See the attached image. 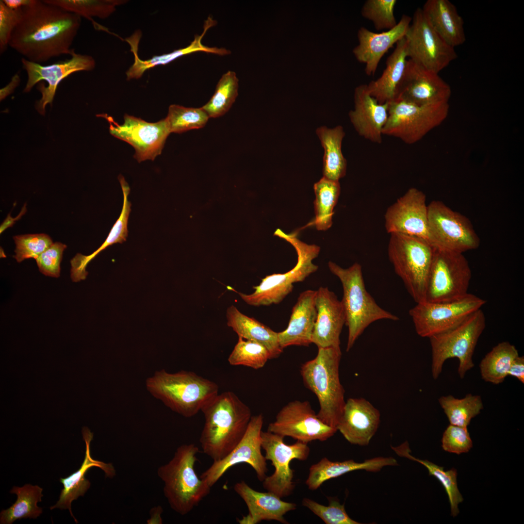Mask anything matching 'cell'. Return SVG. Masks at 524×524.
<instances>
[{
  "label": "cell",
  "instance_id": "obj_1",
  "mask_svg": "<svg viewBox=\"0 0 524 524\" xmlns=\"http://www.w3.org/2000/svg\"><path fill=\"white\" fill-rule=\"evenodd\" d=\"M81 17L44 0L22 8L9 46L27 60L40 64L71 55Z\"/></svg>",
  "mask_w": 524,
  "mask_h": 524
},
{
  "label": "cell",
  "instance_id": "obj_44",
  "mask_svg": "<svg viewBox=\"0 0 524 524\" xmlns=\"http://www.w3.org/2000/svg\"><path fill=\"white\" fill-rule=\"evenodd\" d=\"M270 359L268 350L256 342L239 337L238 341L228 358L233 366L243 365L254 369L263 367Z\"/></svg>",
  "mask_w": 524,
  "mask_h": 524
},
{
  "label": "cell",
  "instance_id": "obj_46",
  "mask_svg": "<svg viewBox=\"0 0 524 524\" xmlns=\"http://www.w3.org/2000/svg\"><path fill=\"white\" fill-rule=\"evenodd\" d=\"M328 500L329 504L326 506L310 498H304L302 500V504L326 524H360L352 519L348 516L344 504H341L338 500L333 498H329Z\"/></svg>",
  "mask_w": 524,
  "mask_h": 524
},
{
  "label": "cell",
  "instance_id": "obj_30",
  "mask_svg": "<svg viewBox=\"0 0 524 524\" xmlns=\"http://www.w3.org/2000/svg\"><path fill=\"white\" fill-rule=\"evenodd\" d=\"M397 465L396 460L393 457H378L362 462L353 459L332 461L324 458L310 467L306 484L310 490L313 491L318 489L324 482L349 472L360 470L377 472L384 467Z\"/></svg>",
  "mask_w": 524,
  "mask_h": 524
},
{
  "label": "cell",
  "instance_id": "obj_25",
  "mask_svg": "<svg viewBox=\"0 0 524 524\" xmlns=\"http://www.w3.org/2000/svg\"><path fill=\"white\" fill-rule=\"evenodd\" d=\"M354 109L349 119L358 134L372 143L382 142V131L388 117V103H379L369 93L367 84L357 87Z\"/></svg>",
  "mask_w": 524,
  "mask_h": 524
},
{
  "label": "cell",
  "instance_id": "obj_29",
  "mask_svg": "<svg viewBox=\"0 0 524 524\" xmlns=\"http://www.w3.org/2000/svg\"><path fill=\"white\" fill-rule=\"evenodd\" d=\"M422 9L434 31L450 46L455 48L465 42L463 18L449 0H427Z\"/></svg>",
  "mask_w": 524,
  "mask_h": 524
},
{
  "label": "cell",
  "instance_id": "obj_37",
  "mask_svg": "<svg viewBox=\"0 0 524 524\" xmlns=\"http://www.w3.org/2000/svg\"><path fill=\"white\" fill-rule=\"evenodd\" d=\"M391 447L399 456L417 461L425 466L428 471L429 475L434 476L441 482L448 497L451 515L453 517L457 516L459 512L458 505L463 501V498L458 487L456 469L453 468L445 471L442 467L427 460L415 458L410 454L411 451L407 441L397 446Z\"/></svg>",
  "mask_w": 524,
  "mask_h": 524
},
{
  "label": "cell",
  "instance_id": "obj_12",
  "mask_svg": "<svg viewBox=\"0 0 524 524\" xmlns=\"http://www.w3.org/2000/svg\"><path fill=\"white\" fill-rule=\"evenodd\" d=\"M427 235L429 243L440 250L463 253L480 245L469 219L438 200L427 205Z\"/></svg>",
  "mask_w": 524,
  "mask_h": 524
},
{
  "label": "cell",
  "instance_id": "obj_4",
  "mask_svg": "<svg viewBox=\"0 0 524 524\" xmlns=\"http://www.w3.org/2000/svg\"><path fill=\"white\" fill-rule=\"evenodd\" d=\"M318 349L316 356L302 364L300 373L305 386L318 399V418L336 429L345 403L339 377L342 352L340 347Z\"/></svg>",
  "mask_w": 524,
  "mask_h": 524
},
{
  "label": "cell",
  "instance_id": "obj_50",
  "mask_svg": "<svg viewBox=\"0 0 524 524\" xmlns=\"http://www.w3.org/2000/svg\"><path fill=\"white\" fill-rule=\"evenodd\" d=\"M22 8L12 9L0 1V52L3 53L9 46L12 33L18 23Z\"/></svg>",
  "mask_w": 524,
  "mask_h": 524
},
{
  "label": "cell",
  "instance_id": "obj_49",
  "mask_svg": "<svg viewBox=\"0 0 524 524\" xmlns=\"http://www.w3.org/2000/svg\"><path fill=\"white\" fill-rule=\"evenodd\" d=\"M66 247V245L60 242L53 243L42 253L35 259L40 272L46 276L59 277L63 252Z\"/></svg>",
  "mask_w": 524,
  "mask_h": 524
},
{
  "label": "cell",
  "instance_id": "obj_16",
  "mask_svg": "<svg viewBox=\"0 0 524 524\" xmlns=\"http://www.w3.org/2000/svg\"><path fill=\"white\" fill-rule=\"evenodd\" d=\"M70 59L48 66L29 61L21 58L22 68L27 74V82L23 92H29L39 82H47L48 86L38 83L37 89L41 93V98L37 100L35 107L37 112L44 115L47 104L53 102L58 84L65 78L75 72L90 71L96 66L95 59L90 55L75 52L73 49Z\"/></svg>",
  "mask_w": 524,
  "mask_h": 524
},
{
  "label": "cell",
  "instance_id": "obj_14",
  "mask_svg": "<svg viewBox=\"0 0 524 524\" xmlns=\"http://www.w3.org/2000/svg\"><path fill=\"white\" fill-rule=\"evenodd\" d=\"M485 303L483 299L468 293L453 301L417 303L409 314L417 334L429 338L457 326Z\"/></svg>",
  "mask_w": 524,
  "mask_h": 524
},
{
  "label": "cell",
  "instance_id": "obj_33",
  "mask_svg": "<svg viewBox=\"0 0 524 524\" xmlns=\"http://www.w3.org/2000/svg\"><path fill=\"white\" fill-rule=\"evenodd\" d=\"M208 29L206 26L202 34L195 36L194 40L187 47L176 50L168 54L154 56L147 60H141L138 56V44L142 33L139 30L136 31L131 36L126 39L134 57L133 64L126 72L127 79L130 80L139 79L148 69L156 66L166 65L180 56L192 52L202 51L222 55L224 53L223 49L209 48L203 46L201 43L202 36Z\"/></svg>",
  "mask_w": 524,
  "mask_h": 524
},
{
  "label": "cell",
  "instance_id": "obj_24",
  "mask_svg": "<svg viewBox=\"0 0 524 524\" xmlns=\"http://www.w3.org/2000/svg\"><path fill=\"white\" fill-rule=\"evenodd\" d=\"M411 22L410 16L403 15L396 26L390 30L381 33H375L363 27L359 30V45L353 52L357 60L365 65L367 76L375 74L382 58L405 36Z\"/></svg>",
  "mask_w": 524,
  "mask_h": 524
},
{
  "label": "cell",
  "instance_id": "obj_39",
  "mask_svg": "<svg viewBox=\"0 0 524 524\" xmlns=\"http://www.w3.org/2000/svg\"><path fill=\"white\" fill-rule=\"evenodd\" d=\"M315 199L314 201L315 219L313 221L318 230H326L332 225L333 209L341 192L339 181L322 178L314 184Z\"/></svg>",
  "mask_w": 524,
  "mask_h": 524
},
{
  "label": "cell",
  "instance_id": "obj_7",
  "mask_svg": "<svg viewBox=\"0 0 524 524\" xmlns=\"http://www.w3.org/2000/svg\"><path fill=\"white\" fill-rule=\"evenodd\" d=\"M388 255L396 274L416 303L426 302V286L433 247L426 240L391 233Z\"/></svg>",
  "mask_w": 524,
  "mask_h": 524
},
{
  "label": "cell",
  "instance_id": "obj_20",
  "mask_svg": "<svg viewBox=\"0 0 524 524\" xmlns=\"http://www.w3.org/2000/svg\"><path fill=\"white\" fill-rule=\"evenodd\" d=\"M451 92L449 84L438 73L408 59L394 100L419 105L449 103Z\"/></svg>",
  "mask_w": 524,
  "mask_h": 524
},
{
  "label": "cell",
  "instance_id": "obj_11",
  "mask_svg": "<svg viewBox=\"0 0 524 524\" xmlns=\"http://www.w3.org/2000/svg\"><path fill=\"white\" fill-rule=\"evenodd\" d=\"M426 301L450 302L468 294L472 272L463 253L434 248Z\"/></svg>",
  "mask_w": 524,
  "mask_h": 524
},
{
  "label": "cell",
  "instance_id": "obj_35",
  "mask_svg": "<svg viewBox=\"0 0 524 524\" xmlns=\"http://www.w3.org/2000/svg\"><path fill=\"white\" fill-rule=\"evenodd\" d=\"M324 149L323 177L339 181L345 176L347 161L342 152V143L345 136L343 128L338 126L333 129L321 127L316 130Z\"/></svg>",
  "mask_w": 524,
  "mask_h": 524
},
{
  "label": "cell",
  "instance_id": "obj_48",
  "mask_svg": "<svg viewBox=\"0 0 524 524\" xmlns=\"http://www.w3.org/2000/svg\"><path fill=\"white\" fill-rule=\"evenodd\" d=\"M442 446L444 451L458 455L469 452L473 442L467 427L450 425L443 432Z\"/></svg>",
  "mask_w": 524,
  "mask_h": 524
},
{
  "label": "cell",
  "instance_id": "obj_5",
  "mask_svg": "<svg viewBox=\"0 0 524 524\" xmlns=\"http://www.w3.org/2000/svg\"><path fill=\"white\" fill-rule=\"evenodd\" d=\"M198 448L182 444L172 458L159 467L157 474L164 481V492L172 509L181 515L190 512L206 496L211 487L196 473Z\"/></svg>",
  "mask_w": 524,
  "mask_h": 524
},
{
  "label": "cell",
  "instance_id": "obj_18",
  "mask_svg": "<svg viewBox=\"0 0 524 524\" xmlns=\"http://www.w3.org/2000/svg\"><path fill=\"white\" fill-rule=\"evenodd\" d=\"M267 431L307 443L327 441L337 430L320 420L309 402L294 400L279 410Z\"/></svg>",
  "mask_w": 524,
  "mask_h": 524
},
{
  "label": "cell",
  "instance_id": "obj_19",
  "mask_svg": "<svg viewBox=\"0 0 524 524\" xmlns=\"http://www.w3.org/2000/svg\"><path fill=\"white\" fill-rule=\"evenodd\" d=\"M98 116L104 117L108 121L110 132L112 135L133 147L134 158L139 163L147 160L153 161L161 154L170 133L165 118L150 123L125 115L124 123L119 125L107 114Z\"/></svg>",
  "mask_w": 524,
  "mask_h": 524
},
{
  "label": "cell",
  "instance_id": "obj_2",
  "mask_svg": "<svg viewBox=\"0 0 524 524\" xmlns=\"http://www.w3.org/2000/svg\"><path fill=\"white\" fill-rule=\"evenodd\" d=\"M205 422L199 442L213 461L228 455L244 436L251 418L249 408L232 392L218 394L201 410Z\"/></svg>",
  "mask_w": 524,
  "mask_h": 524
},
{
  "label": "cell",
  "instance_id": "obj_51",
  "mask_svg": "<svg viewBox=\"0 0 524 524\" xmlns=\"http://www.w3.org/2000/svg\"><path fill=\"white\" fill-rule=\"evenodd\" d=\"M508 376L515 377L522 383H524V358L523 356H518L514 359L509 369Z\"/></svg>",
  "mask_w": 524,
  "mask_h": 524
},
{
  "label": "cell",
  "instance_id": "obj_26",
  "mask_svg": "<svg viewBox=\"0 0 524 524\" xmlns=\"http://www.w3.org/2000/svg\"><path fill=\"white\" fill-rule=\"evenodd\" d=\"M234 490L248 508V513L237 519L240 524H257L263 520H275L288 524L284 516L296 508L295 503L284 501L270 491H256L244 481L235 483Z\"/></svg>",
  "mask_w": 524,
  "mask_h": 524
},
{
  "label": "cell",
  "instance_id": "obj_28",
  "mask_svg": "<svg viewBox=\"0 0 524 524\" xmlns=\"http://www.w3.org/2000/svg\"><path fill=\"white\" fill-rule=\"evenodd\" d=\"M316 291L302 292L293 307L287 328L278 332L279 344L283 348L291 345L308 346L311 337L316 317Z\"/></svg>",
  "mask_w": 524,
  "mask_h": 524
},
{
  "label": "cell",
  "instance_id": "obj_31",
  "mask_svg": "<svg viewBox=\"0 0 524 524\" xmlns=\"http://www.w3.org/2000/svg\"><path fill=\"white\" fill-rule=\"evenodd\" d=\"M405 37L396 44L387 58L381 76L367 84L370 94L379 103H389L394 100L398 86L403 78L408 60Z\"/></svg>",
  "mask_w": 524,
  "mask_h": 524
},
{
  "label": "cell",
  "instance_id": "obj_40",
  "mask_svg": "<svg viewBox=\"0 0 524 524\" xmlns=\"http://www.w3.org/2000/svg\"><path fill=\"white\" fill-rule=\"evenodd\" d=\"M439 402L450 425L462 427H467L472 419L483 409L480 396L471 393L461 399L451 395L443 396L439 398Z\"/></svg>",
  "mask_w": 524,
  "mask_h": 524
},
{
  "label": "cell",
  "instance_id": "obj_32",
  "mask_svg": "<svg viewBox=\"0 0 524 524\" xmlns=\"http://www.w3.org/2000/svg\"><path fill=\"white\" fill-rule=\"evenodd\" d=\"M227 325L239 337L258 343L268 350L270 359L278 357L283 351L276 332L252 317L242 313L235 306L228 308Z\"/></svg>",
  "mask_w": 524,
  "mask_h": 524
},
{
  "label": "cell",
  "instance_id": "obj_53",
  "mask_svg": "<svg viewBox=\"0 0 524 524\" xmlns=\"http://www.w3.org/2000/svg\"><path fill=\"white\" fill-rule=\"evenodd\" d=\"M2 1L8 8L16 10L30 5L33 0H2Z\"/></svg>",
  "mask_w": 524,
  "mask_h": 524
},
{
  "label": "cell",
  "instance_id": "obj_22",
  "mask_svg": "<svg viewBox=\"0 0 524 524\" xmlns=\"http://www.w3.org/2000/svg\"><path fill=\"white\" fill-rule=\"evenodd\" d=\"M317 317L311 342L318 348L340 347V336L345 324V314L341 301L328 287L316 291Z\"/></svg>",
  "mask_w": 524,
  "mask_h": 524
},
{
  "label": "cell",
  "instance_id": "obj_42",
  "mask_svg": "<svg viewBox=\"0 0 524 524\" xmlns=\"http://www.w3.org/2000/svg\"><path fill=\"white\" fill-rule=\"evenodd\" d=\"M66 11L83 16L94 21L92 17H108L116 7L127 2L124 0H45Z\"/></svg>",
  "mask_w": 524,
  "mask_h": 524
},
{
  "label": "cell",
  "instance_id": "obj_21",
  "mask_svg": "<svg viewBox=\"0 0 524 524\" xmlns=\"http://www.w3.org/2000/svg\"><path fill=\"white\" fill-rule=\"evenodd\" d=\"M384 219L388 233L417 236L428 241L426 196L417 188L409 189L391 205Z\"/></svg>",
  "mask_w": 524,
  "mask_h": 524
},
{
  "label": "cell",
  "instance_id": "obj_47",
  "mask_svg": "<svg viewBox=\"0 0 524 524\" xmlns=\"http://www.w3.org/2000/svg\"><path fill=\"white\" fill-rule=\"evenodd\" d=\"M16 244L14 256L18 262L26 259H36L53 244L51 238L45 233L28 234L13 237Z\"/></svg>",
  "mask_w": 524,
  "mask_h": 524
},
{
  "label": "cell",
  "instance_id": "obj_6",
  "mask_svg": "<svg viewBox=\"0 0 524 524\" xmlns=\"http://www.w3.org/2000/svg\"><path fill=\"white\" fill-rule=\"evenodd\" d=\"M328 268L341 282L343 297L341 300L345 314V324L348 335L346 351L352 347L364 330L375 321L387 319L399 320V317L381 308L367 292L364 284L362 268L355 263L343 268L329 262Z\"/></svg>",
  "mask_w": 524,
  "mask_h": 524
},
{
  "label": "cell",
  "instance_id": "obj_45",
  "mask_svg": "<svg viewBox=\"0 0 524 524\" xmlns=\"http://www.w3.org/2000/svg\"><path fill=\"white\" fill-rule=\"evenodd\" d=\"M396 0H367L364 3L361 14L370 20L378 31L390 30L397 22L394 16Z\"/></svg>",
  "mask_w": 524,
  "mask_h": 524
},
{
  "label": "cell",
  "instance_id": "obj_8",
  "mask_svg": "<svg viewBox=\"0 0 524 524\" xmlns=\"http://www.w3.org/2000/svg\"><path fill=\"white\" fill-rule=\"evenodd\" d=\"M297 234H286L279 229L275 231L274 235L284 239L294 247L297 254V262L286 273L266 276L259 285L253 287L255 291L251 294L237 292L246 303L256 307L278 304L292 291L294 283L303 281L317 270L318 267L313 263L312 260L318 256L320 247L302 242Z\"/></svg>",
  "mask_w": 524,
  "mask_h": 524
},
{
  "label": "cell",
  "instance_id": "obj_23",
  "mask_svg": "<svg viewBox=\"0 0 524 524\" xmlns=\"http://www.w3.org/2000/svg\"><path fill=\"white\" fill-rule=\"evenodd\" d=\"M379 410L363 398H350L345 401L336 427L350 443L368 445L380 423Z\"/></svg>",
  "mask_w": 524,
  "mask_h": 524
},
{
  "label": "cell",
  "instance_id": "obj_13",
  "mask_svg": "<svg viewBox=\"0 0 524 524\" xmlns=\"http://www.w3.org/2000/svg\"><path fill=\"white\" fill-rule=\"evenodd\" d=\"M405 38L409 59L431 71L439 74L457 58L455 48L434 31L422 8L415 11Z\"/></svg>",
  "mask_w": 524,
  "mask_h": 524
},
{
  "label": "cell",
  "instance_id": "obj_9",
  "mask_svg": "<svg viewBox=\"0 0 524 524\" xmlns=\"http://www.w3.org/2000/svg\"><path fill=\"white\" fill-rule=\"evenodd\" d=\"M485 326V315L480 309L454 327L429 338L432 351L431 372L434 379L441 374L444 362L450 358L458 360V374L461 378L474 367L473 355Z\"/></svg>",
  "mask_w": 524,
  "mask_h": 524
},
{
  "label": "cell",
  "instance_id": "obj_17",
  "mask_svg": "<svg viewBox=\"0 0 524 524\" xmlns=\"http://www.w3.org/2000/svg\"><path fill=\"white\" fill-rule=\"evenodd\" d=\"M263 424L262 414L252 416L243 438L225 458L213 461L212 464L200 476L212 487L231 467L238 464H249L255 471L258 479L262 481L267 476L266 459L262 454V429Z\"/></svg>",
  "mask_w": 524,
  "mask_h": 524
},
{
  "label": "cell",
  "instance_id": "obj_38",
  "mask_svg": "<svg viewBox=\"0 0 524 524\" xmlns=\"http://www.w3.org/2000/svg\"><path fill=\"white\" fill-rule=\"evenodd\" d=\"M518 356L514 345L508 342L499 343L485 355L479 364L482 378L494 384L503 382L508 376L512 362Z\"/></svg>",
  "mask_w": 524,
  "mask_h": 524
},
{
  "label": "cell",
  "instance_id": "obj_3",
  "mask_svg": "<svg viewBox=\"0 0 524 524\" xmlns=\"http://www.w3.org/2000/svg\"><path fill=\"white\" fill-rule=\"evenodd\" d=\"M146 387L154 397L185 417L196 414L219 394L214 382L185 371H157L147 379Z\"/></svg>",
  "mask_w": 524,
  "mask_h": 524
},
{
  "label": "cell",
  "instance_id": "obj_52",
  "mask_svg": "<svg viewBox=\"0 0 524 524\" xmlns=\"http://www.w3.org/2000/svg\"><path fill=\"white\" fill-rule=\"evenodd\" d=\"M20 82L18 73L14 75L10 82L4 88L0 89V100L4 99L9 94L12 93L15 89L19 85Z\"/></svg>",
  "mask_w": 524,
  "mask_h": 524
},
{
  "label": "cell",
  "instance_id": "obj_10",
  "mask_svg": "<svg viewBox=\"0 0 524 524\" xmlns=\"http://www.w3.org/2000/svg\"><path fill=\"white\" fill-rule=\"evenodd\" d=\"M449 112V103L419 105L393 101L388 103V117L383 135L397 138L406 144H413L440 125Z\"/></svg>",
  "mask_w": 524,
  "mask_h": 524
},
{
  "label": "cell",
  "instance_id": "obj_43",
  "mask_svg": "<svg viewBox=\"0 0 524 524\" xmlns=\"http://www.w3.org/2000/svg\"><path fill=\"white\" fill-rule=\"evenodd\" d=\"M209 118L201 107H185L172 104L169 107L165 119L170 133H180L203 127Z\"/></svg>",
  "mask_w": 524,
  "mask_h": 524
},
{
  "label": "cell",
  "instance_id": "obj_34",
  "mask_svg": "<svg viewBox=\"0 0 524 524\" xmlns=\"http://www.w3.org/2000/svg\"><path fill=\"white\" fill-rule=\"evenodd\" d=\"M123 194V204L119 218L114 224L104 243L91 254L86 256L77 253L70 261V276L73 282L84 280L88 272L86 268L89 262L101 251L115 243H122L128 236V222L131 211V203L128 200L130 188L127 184L121 186Z\"/></svg>",
  "mask_w": 524,
  "mask_h": 524
},
{
  "label": "cell",
  "instance_id": "obj_54",
  "mask_svg": "<svg viewBox=\"0 0 524 524\" xmlns=\"http://www.w3.org/2000/svg\"><path fill=\"white\" fill-rule=\"evenodd\" d=\"M163 512L161 507H155L153 508L150 511V518L147 520V523L151 524H162V519L161 515Z\"/></svg>",
  "mask_w": 524,
  "mask_h": 524
},
{
  "label": "cell",
  "instance_id": "obj_15",
  "mask_svg": "<svg viewBox=\"0 0 524 524\" xmlns=\"http://www.w3.org/2000/svg\"><path fill=\"white\" fill-rule=\"evenodd\" d=\"M262 447L265 451V458L275 468L274 472L266 476L262 481L264 489L280 498L290 495L295 489L293 481L294 471L290 468L292 460H306L310 449L307 443L297 441L287 444L283 437L267 430L262 431Z\"/></svg>",
  "mask_w": 524,
  "mask_h": 524
},
{
  "label": "cell",
  "instance_id": "obj_41",
  "mask_svg": "<svg viewBox=\"0 0 524 524\" xmlns=\"http://www.w3.org/2000/svg\"><path fill=\"white\" fill-rule=\"evenodd\" d=\"M238 82L234 71H228L222 76L212 97L201 107L210 118L222 116L229 110L238 96Z\"/></svg>",
  "mask_w": 524,
  "mask_h": 524
},
{
  "label": "cell",
  "instance_id": "obj_36",
  "mask_svg": "<svg viewBox=\"0 0 524 524\" xmlns=\"http://www.w3.org/2000/svg\"><path fill=\"white\" fill-rule=\"evenodd\" d=\"M43 489L38 485L26 484L22 487L14 486L10 491L17 499L10 508L0 513V524H12L16 520L36 519L42 513L37 503L42 501Z\"/></svg>",
  "mask_w": 524,
  "mask_h": 524
},
{
  "label": "cell",
  "instance_id": "obj_27",
  "mask_svg": "<svg viewBox=\"0 0 524 524\" xmlns=\"http://www.w3.org/2000/svg\"><path fill=\"white\" fill-rule=\"evenodd\" d=\"M82 433L85 443L84 460L77 471L66 478H60V482L63 484L64 488L61 490L58 501L55 505L50 507V510L56 508L68 509L76 523L78 521L72 512L71 503L79 496H83L90 487V481L85 477L86 472L91 467H97L103 470L107 477L112 478L115 475V470L112 463H106L92 458L90 443L93 439V433L86 426L82 428Z\"/></svg>",
  "mask_w": 524,
  "mask_h": 524
}]
</instances>
